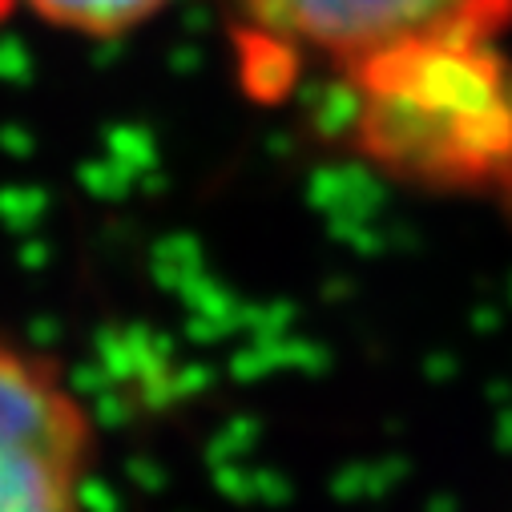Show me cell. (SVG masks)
<instances>
[{
	"label": "cell",
	"instance_id": "1",
	"mask_svg": "<svg viewBox=\"0 0 512 512\" xmlns=\"http://www.w3.org/2000/svg\"><path fill=\"white\" fill-rule=\"evenodd\" d=\"M347 89L359 146L392 170L460 182L512 162V65L500 45L412 53Z\"/></svg>",
	"mask_w": 512,
	"mask_h": 512
},
{
	"label": "cell",
	"instance_id": "4",
	"mask_svg": "<svg viewBox=\"0 0 512 512\" xmlns=\"http://www.w3.org/2000/svg\"><path fill=\"white\" fill-rule=\"evenodd\" d=\"M170 0H9V9H25L41 25L89 41H113L154 21Z\"/></svg>",
	"mask_w": 512,
	"mask_h": 512
},
{
	"label": "cell",
	"instance_id": "3",
	"mask_svg": "<svg viewBox=\"0 0 512 512\" xmlns=\"http://www.w3.org/2000/svg\"><path fill=\"white\" fill-rule=\"evenodd\" d=\"M97 428L57 355L0 331V512H89Z\"/></svg>",
	"mask_w": 512,
	"mask_h": 512
},
{
	"label": "cell",
	"instance_id": "2",
	"mask_svg": "<svg viewBox=\"0 0 512 512\" xmlns=\"http://www.w3.org/2000/svg\"><path fill=\"white\" fill-rule=\"evenodd\" d=\"M242 45L315 61L347 81L428 49L500 45L512 0H230Z\"/></svg>",
	"mask_w": 512,
	"mask_h": 512
},
{
	"label": "cell",
	"instance_id": "5",
	"mask_svg": "<svg viewBox=\"0 0 512 512\" xmlns=\"http://www.w3.org/2000/svg\"><path fill=\"white\" fill-rule=\"evenodd\" d=\"M9 13H13V9H9V0H0V21H5Z\"/></svg>",
	"mask_w": 512,
	"mask_h": 512
}]
</instances>
